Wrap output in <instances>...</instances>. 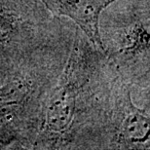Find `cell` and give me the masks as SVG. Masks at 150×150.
<instances>
[{
	"mask_svg": "<svg viewBox=\"0 0 150 150\" xmlns=\"http://www.w3.org/2000/svg\"><path fill=\"white\" fill-rule=\"evenodd\" d=\"M114 67L81 30L48 92L32 148L68 149L83 137H100L108 108Z\"/></svg>",
	"mask_w": 150,
	"mask_h": 150,
	"instance_id": "6da1fadb",
	"label": "cell"
},
{
	"mask_svg": "<svg viewBox=\"0 0 150 150\" xmlns=\"http://www.w3.org/2000/svg\"><path fill=\"white\" fill-rule=\"evenodd\" d=\"M64 65L62 51L44 45L10 67L0 86V148L33 146L45 98Z\"/></svg>",
	"mask_w": 150,
	"mask_h": 150,
	"instance_id": "7a4b0ae2",
	"label": "cell"
},
{
	"mask_svg": "<svg viewBox=\"0 0 150 150\" xmlns=\"http://www.w3.org/2000/svg\"><path fill=\"white\" fill-rule=\"evenodd\" d=\"M134 9L100 28L105 56L128 81L149 87V7Z\"/></svg>",
	"mask_w": 150,
	"mask_h": 150,
	"instance_id": "3957f363",
	"label": "cell"
},
{
	"mask_svg": "<svg viewBox=\"0 0 150 150\" xmlns=\"http://www.w3.org/2000/svg\"><path fill=\"white\" fill-rule=\"evenodd\" d=\"M130 85L114 68L106 118L100 136V145L106 148H149V104L139 108L132 98Z\"/></svg>",
	"mask_w": 150,
	"mask_h": 150,
	"instance_id": "277c9868",
	"label": "cell"
},
{
	"mask_svg": "<svg viewBox=\"0 0 150 150\" xmlns=\"http://www.w3.org/2000/svg\"><path fill=\"white\" fill-rule=\"evenodd\" d=\"M35 0H0V56L9 67L46 44V23Z\"/></svg>",
	"mask_w": 150,
	"mask_h": 150,
	"instance_id": "5b68a950",
	"label": "cell"
},
{
	"mask_svg": "<svg viewBox=\"0 0 150 150\" xmlns=\"http://www.w3.org/2000/svg\"><path fill=\"white\" fill-rule=\"evenodd\" d=\"M57 16L67 17L79 26L92 45L105 55L100 31L101 13L118 0H38Z\"/></svg>",
	"mask_w": 150,
	"mask_h": 150,
	"instance_id": "8992f818",
	"label": "cell"
}]
</instances>
